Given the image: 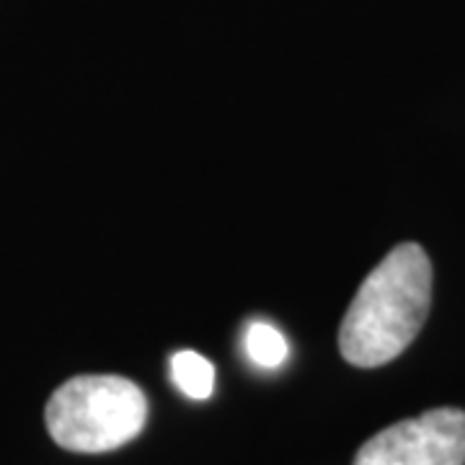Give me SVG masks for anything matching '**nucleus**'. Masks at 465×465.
<instances>
[{"instance_id":"2","label":"nucleus","mask_w":465,"mask_h":465,"mask_svg":"<svg viewBox=\"0 0 465 465\" xmlns=\"http://www.w3.org/2000/svg\"><path fill=\"white\" fill-rule=\"evenodd\" d=\"M47 432L70 452H109L133 442L148 421V399L122 375H78L45 409Z\"/></svg>"},{"instance_id":"3","label":"nucleus","mask_w":465,"mask_h":465,"mask_svg":"<svg viewBox=\"0 0 465 465\" xmlns=\"http://www.w3.org/2000/svg\"><path fill=\"white\" fill-rule=\"evenodd\" d=\"M354 465H465V411L432 409L370 437Z\"/></svg>"},{"instance_id":"1","label":"nucleus","mask_w":465,"mask_h":465,"mask_svg":"<svg viewBox=\"0 0 465 465\" xmlns=\"http://www.w3.org/2000/svg\"><path fill=\"white\" fill-rule=\"evenodd\" d=\"M432 305V264L419 243H401L375 266L339 329L341 357L354 367L393 362L414 341Z\"/></svg>"},{"instance_id":"5","label":"nucleus","mask_w":465,"mask_h":465,"mask_svg":"<svg viewBox=\"0 0 465 465\" xmlns=\"http://www.w3.org/2000/svg\"><path fill=\"white\" fill-rule=\"evenodd\" d=\"M246 354L253 365L264 367V370H274L287 360V341L284 336L272 323L264 321H253L246 329V339H243Z\"/></svg>"},{"instance_id":"4","label":"nucleus","mask_w":465,"mask_h":465,"mask_svg":"<svg viewBox=\"0 0 465 465\" xmlns=\"http://www.w3.org/2000/svg\"><path fill=\"white\" fill-rule=\"evenodd\" d=\"M171 375L186 399L204 401L215 391V367L197 351H189V349L176 351L171 357Z\"/></svg>"}]
</instances>
